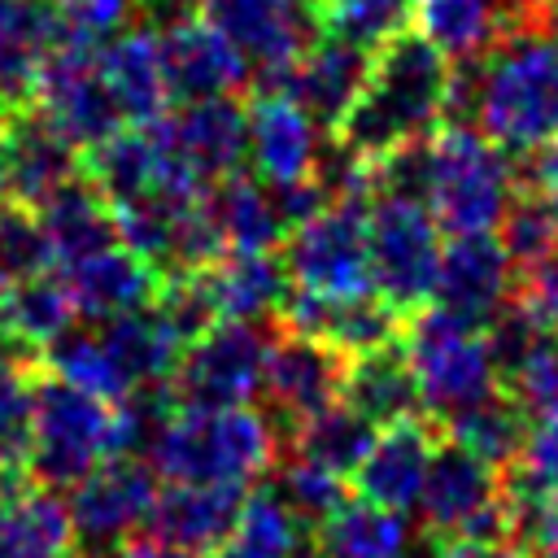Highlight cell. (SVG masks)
Here are the masks:
<instances>
[{"instance_id": "28", "label": "cell", "mask_w": 558, "mask_h": 558, "mask_svg": "<svg viewBox=\"0 0 558 558\" xmlns=\"http://www.w3.org/2000/svg\"><path fill=\"white\" fill-rule=\"evenodd\" d=\"M48 248L57 257V266H70L78 257H92L109 244H118V218L109 196L87 179V170L78 179H70L65 187H57L39 209H35Z\"/></svg>"}, {"instance_id": "2", "label": "cell", "mask_w": 558, "mask_h": 558, "mask_svg": "<svg viewBox=\"0 0 558 558\" xmlns=\"http://www.w3.org/2000/svg\"><path fill=\"white\" fill-rule=\"evenodd\" d=\"M453 100V61L432 48L418 31H401L379 52H371L366 83L336 126V140L362 157L375 161L392 148L427 140L440 122H449Z\"/></svg>"}, {"instance_id": "18", "label": "cell", "mask_w": 558, "mask_h": 558, "mask_svg": "<svg viewBox=\"0 0 558 558\" xmlns=\"http://www.w3.org/2000/svg\"><path fill=\"white\" fill-rule=\"evenodd\" d=\"M157 44H161V70H166L170 105L214 100V96H240L253 83L244 57L201 13L166 26L157 35Z\"/></svg>"}, {"instance_id": "30", "label": "cell", "mask_w": 558, "mask_h": 558, "mask_svg": "<svg viewBox=\"0 0 558 558\" xmlns=\"http://www.w3.org/2000/svg\"><path fill=\"white\" fill-rule=\"evenodd\" d=\"M340 401L353 414H362L371 427H388V423H401L410 414H423L418 384H414V371L405 362L401 340L349 357L344 384H340Z\"/></svg>"}, {"instance_id": "39", "label": "cell", "mask_w": 558, "mask_h": 558, "mask_svg": "<svg viewBox=\"0 0 558 558\" xmlns=\"http://www.w3.org/2000/svg\"><path fill=\"white\" fill-rule=\"evenodd\" d=\"M414 0H318L323 35H336L362 52H379L388 39L410 31Z\"/></svg>"}, {"instance_id": "14", "label": "cell", "mask_w": 558, "mask_h": 558, "mask_svg": "<svg viewBox=\"0 0 558 558\" xmlns=\"http://www.w3.org/2000/svg\"><path fill=\"white\" fill-rule=\"evenodd\" d=\"M344 366L349 357L336 353L331 344L283 327V336L270 340L266 371H262V397L270 405L266 418L292 436L301 423H310L314 414L340 401Z\"/></svg>"}, {"instance_id": "3", "label": "cell", "mask_w": 558, "mask_h": 558, "mask_svg": "<svg viewBox=\"0 0 558 558\" xmlns=\"http://www.w3.org/2000/svg\"><path fill=\"white\" fill-rule=\"evenodd\" d=\"M514 196V157L501 153L471 122H440L423 140L418 201L436 218L440 235L497 231Z\"/></svg>"}, {"instance_id": "42", "label": "cell", "mask_w": 558, "mask_h": 558, "mask_svg": "<svg viewBox=\"0 0 558 558\" xmlns=\"http://www.w3.org/2000/svg\"><path fill=\"white\" fill-rule=\"evenodd\" d=\"M57 4V48L100 52L109 39L131 31L140 13L135 0H52Z\"/></svg>"}, {"instance_id": "7", "label": "cell", "mask_w": 558, "mask_h": 558, "mask_svg": "<svg viewBox=\"0 0 558 558\" xmlns=\"http://www.w3.org/2000/svg\"><path fill=\"white\" fill-rule=\"evenodd\" d=\"M366 235H371V283L375 296L397 310L401 318L432 305L436 270H440V227L418 196H371L366 205Z\"/></svg>"}, {"instance_id": "19", "label": "cell", "mask_w": 558, "mask_h": 558, "mask_svg": "<svg viewBox=\"0 0 558 558\" xmlns=\"http://www.w3.org/2000/svg\"><path fill=\"white\" fill-rule=\"evenodd\" d=\"M279 323L288 331H301V336H314V340L331 344L344 357L397 344L401 327H405V318L397 310H388L375 292H366V296H318V292H301V288H288V296L279 305Z\"/></svg>"}, {"instance_id": "45", "label": "cell", "mask_w": 558, "mask_h": 558, "mask_svg": "<svg viewBox=\"0 0 558 558\" xmlns=\"http://www.w3.org/2000/svg\"><path fill=\"white\" fill-rule=\"evenodd\" d=\"M506 471L527 480V484H536V488H545V493H558V414L527 423L519 458Z\"/></svg>"}, {"instance_id": "15", "label": "cell", "mask_w": 558, "mask_h": 558, "mask_svg": "<svg viewBox=\"0 0 558 558\" xmlns=\"http://www.w3.org/2000/svg\"><path fill=\"white\" fill-rule=\"evenodd\" d=\"M153 135L201 183H218L227 174H240L248 161V113H244L240 96L170 105L153 122Z\"/></svg>"}, {"instance_id": "24", "label": "cell", "mask_w": 558, "mask_h": 558, "mask_svg": "<svg viewBox=\"0 0 558 558\" xmlns=\"http://www.w3.org/2000/svg\"><path fill=\"white\" fill-rule=\"evenodd\" d=\"M4 122V148H9V201L39 209L57 187H65L70 179H78L83 153L61 140L35 109H22Z\"/></svg>"}, {"instance_id": "26", "label": "cell", "mask_w": 558, "mask_h": 558, "mask_svg": "<svg viewBox=\"0 0 558 558\" xmlns=\"http://www.w3.org/2000/svg\"><path fill=\"white\" fill-rule=\"evenodd\" d=\"M57 48L52 0H0V118L31 109L35 78Z\"/></svg>"}, {"instance_id": "25", "label": "cell", "mask_w": 558, "mask_h": 558, "mask_svg": "<svg viewBox=\"0 0 558 558\" xmlns=\"http://www.w3.org/2000/svg\"><path fill=\"white\" fill-rule=\"evenodd\" d=\"M100 78L122 126H153L170 109V87L161 70V44L148 26H131L96 52Z\"/></svg>"}, {"instance_id": "9", "label": "cell", "mask_w": 558, "mask_h": 558, "mask_svg": "<svg viewBox=\"0 0 558 558\" xmlns=\"http://www.w3.org/2000/svg\"><path fill=\"white\" fill-rule=\"evenodd\" d=\"M423 536L427 545L445 541H480L506 549V519H501V471L484 458L466 453L462 445H436L427 462V480L418 493Z\"/></svg>"}, {"instance_id": "4", "label": "cell", "mask_w": 558, "mask_h": 558, "mask_svg": "<svg viewBox=\"0 0 558 558\" xmlns=\"http://www.w3.org/2000/svg\"><path fill=\"white\" fill-rule=\"evenodd\" d=\"M148 466L170 484L248 488L275 466V423L248 405H179L148 445Z\"/></svg>"}, {"instance_id": "50", "label": "cell", "mask_w": 558, "mask_h": 558, "mask_svg": "<svg viewBox=\"0 0 558 558\" xmlns=\"http://www.w3.org/2000/svg\"><path fill=\"white\" fill-rule=\"evenodd\" d=\"M9 201V148H4V122H0V205Z\"/></svg>"}, {"instance_id": "22", "label": "cell", "mask_w": 558, "mask_h": 558, "mask_svg": "<svg viewBox=\"0 0 558 558\" xmlns=\"http://www.w3.org/2000/svg\"><path fill=\"white\" fill-rule=\"evenodd\" d=\"M371 70V52L336 39V35H318L301 61L283 74L279 92L292 96L327 135H336V126L344 122V113L353 109L362 83Z\"/></svg>"}, {"instance_id": "46", "label": "cell", "mask_w": 558, "mask_h": 558, "mask_svg": "<svg viewBox=\"0 0 558 558\" xmlns=\"http://www.w3.org/2000/svg\"><path fill=\"white\" fill-rule=\"evenodd\" d=\"M514 187L536 196V201H545L558 214V140L514 157Z\"/></svg>"}, {"instance_id": "41", "label": "cell", "mask_w": 558, "mask_h": 558, "mask_svg": "<svg viewBox=\"0 0 558 558\" xmlns=\"http://www.w3.org/2000/svg\"><path fill=\"white\" fill-rule=\"evenodd\" d=\"M48 266H57V257L48 248V235H44L35 209L4 201L0 205V288L48 275Z\"/></svg>"}, {"instance_id": "35", "label": "cell", "mask_w": 558, "mask_h": 558, "mask_svg": "<svg viewBox=\"0 0 558 558\" xmlns=\"http://www.w3.org/2000/svg\"><path fill=\"white\" fill-rule=\"evenodd\" d=\"M523 432H527V414L497 388L488 397H480L475 405L449 414L440 423V436L462 445L466 453L484 458L488 466L506 471L514 458H519V445H523Z\"/></svg>"}, {"instance_id": "10", "label": "cell", "mask_w": 558, "mask_h": 558, "mask_svg": "<svg viewBox=\"0 0 558 558\" xmlns=\"http://www.w3.org/2000/svg\"><path fill=\"white\" fill-rule=\"evenodd\" d=\"M201 17L244 57L262 92H279L283 74L323 35L318 0H201Z\"/></svg>"}, {"instance_id": "31", "label": "cell", "mask_w": 558, "mask_h": 558, "mask_svg": "<svg viewBox=\"0 0 558 558\" xmlns=\"http://www.w3.org/2000/svg\"><path fill=\"white\" fill-rule=\"evenodd\" d=\"M74 323V305L61 279L35 275L0 288V353H44ZM17 362V357H13Z\"/></svg>"}, {"instance_id": "20", "label": "cell", "mask_w": 558, "mask_h": 558, "mask_svg": "<svg viewBox=\"0 0 558 558\" xmlns=\"http://www.w3.org/2000/svg\"><path fill=\"white\" fill-rule=\"evenodd\" d=\"M436 445H440V427L427 414H410L401 423L379 427L366 458L353 471L357 497L405 514L410 506H418V493H423L427 462H432Z\"/></svg>"}, {"instance_id": "52", "label": "cell", "mask_w": 558, "mask_h": 558, "mask_svg": "<svg viewBox=\"0 0 558 558\" xmlns=\"http://www.w3.org/2000/svg\"><path fill=\"white\" fill-rule=\"evenodd\" d=\"M554 558H558V554H554Z\"/></svg>"}, {"instance_id": "5", "label": "cell", "mask_w": 558, "mask_h": 558, "mask_svg": "<svg viewBox=\"0 0 558 558\" xmlns=\"http://www.w3.org/2000/svg\"><path fill=\"white\" fill-rule=\"evenodd\" d=\"M118 453L122 449L113 401L57 375L35 379L31 445L22 466L39 480V488H74L92 466Z\"/></svg>"}, {"instance_id": "53", "label": "cell", "mask_w": 558, "mask_h": 558, "mask_svg": "<svg viewBox=\"0 0 558 558\" xmlns=\"http://www.w3.org/2000/svg\"><path fill=\"white\" fill-rule=\"evenodd\" d=\"M0 466H4V462H0Z\"/></svg>"}, {"instance_id": "17", "label": "cell", "mask_w": 558, "mask_h": 558, "mask_svg": "<svg viewBox=\"0 0 558 558\" xmlns=\"http://www.w3.org/2000/svg\"><path fill=\"white\" fill-rule=\"evenodd\" d=\"M248 113V166L270 187H296L314 179L323 153V126L283 92H257Z\"/></svg>"}, {"instance_id": "32", "label": "cell", "mask_w": 558, "mask_h": 558, "mask_svg": "<svg viewBox=\"0 0 558 558\" xmlns=\"http://www.w3.org/2000/svg\"><path fill=\"white\" fill-rule=\"evenodd\" d=\"M314 536L323 558H405L410 549L405 514L384 510L366 497H353L340 510H331L314 527Z\"/></svg>"}, {"instance_id": "16", "label": "cell", "mask_w": 558, "mask_h": 558, "mask_svg": "<svg viewBox=\"0 0 558 558\" xmlns=\"http://www.w3.org/2000/svg\"><path fill=\"white\" fill-rule=\"evenodd\" d=\"M510 301H514V266H510L497 231L449 235V244L440 253L432 305L488 331Z\"/></svg>"}, {"instance_id": "21", "label": "cell", "mask_w": 558, "mask_h": 558, "mask_svg": "<svg viewBox=\"0 0 558 558\" xmlns=\"http://www.w3.org/2000/svg\"><path fill=\"white\" fill-rule=\"evenodd\" d=\"M61 283L70 292L74 318L105 323V318H122V314L157 305L166 279H161L157 266H148L126 244H109L92 257H78L70 266H61Z\"/></svg>"}, {"instance_id": "51", "label": "cell", "mask_w": 558, "mask_h": 558, "mask_svg": "<svg viewBox=\"0 0 558 558\" xmlns=\"http://www.w3.org/2000/svg\"><path fill=\"white\" fill-rule=\"evenodd\" d=\"M292 558H323V554H318V549H296Z\"/></svg>"}, {"instance_id": "49", "label": "cell", "mask_w": 558, "mask_h": 558, "mask_svg": "<svg viewBox=\"0 0 558 558\" xmlns=\"http://www.w3.org/2000/svg\"><path fill=\"white\" fill-rule=\"evenodd\" d=\"M501 4V17H523V13H541L549 9L554 0H497Z\"/></svg>"}, {"instance_id": "29", "label": "cell", "mask_w": 558, "mask_h": 558, "mask_svg": "<svg viewBox=\"0 0 558 558\" xmlns=\"http://www.w3.org/2000/svg\"><path fill=\"white\" fill-rule=\"evenodd\" d=\"M201 283L209 292V305L231 323H257L266 314H279L292 279L275 253H222L214 266L201 270Z\"/></svg>"}, {"instance_id": "23", "label": "cell", "mask_w": 558, "mask_h": 558, "mask_svg": "<svg viewBox=\"0 0 558 558\" xmlns=\"http://www.w3.org/2000/svg\"><path fill=\"white\" fill-rule=\"evenodd\" d=\"M244 506V488L235 484H170L166 493H157L153 510H148V532L153 541H166L183 554H214Z\"/></svg>"}, {"instance_id": "38", "label": "cell", "mask_w": 558, "mask_h": 558, "mask_svg": "<svg viewBox=\"0 0 558 558\" xmlns=\"http://www.w3.org/2000/svg\"><path fill=\"white\" fill-rule=\"evenodd\" d=\"M375 432L379 427H371L362 414H353L344 401H336L323 414H314L310 423H301L292 432V440L301 445V458H310V462H318V466H327V471L349 480L357 471V462L366 458Z\"/></svg>"}, {"instance_id": "12", "label": "cell", "mask_w": 558, "mask_h": 558, "mask_svg": "<svg viewBox=\"0 0 558 558\" xmlns=\"http://www.w3.org/2000/svg\"><path fill=\"white\" fill-rule=\"evenodd\" d=\"M153 501H157V471L148 462H140L135 453L105 458L70 488L65 510L74 541L118 554L131 541V532L148 523Z\"/></svg>"}, {"instance_id": "43", "label": "cell", "mask_w": 558, "mask_h": 558, "mask_svg": "<svg viewBox=\"0 0 558 558\" xmlns=\"http://www.w3.org/2000/svg\"><path fill=\"white\" fill-rule=\"evenodd\" d=\"M275 493H279L283 506H288L301 523H310V527H318L331 510H340V506L349 501L344 475H336V471H327V466H318V462H310V458L283 462V471H279V480H275Z\"/></svg>"}, {"instance_id": "37", "label": "cell", "mask_w": 558, "mask_h": 558, "mask_svg": "<svg viewBox=\"0 0 558 558\" xmlns=\"http://www.w3.org/2000/svg\"><path fill=\"white\" fill-rule=\"evenodd\" d=\"M501 392L532 418L558 414V331H536L519 353L497 366Z\"/></svg>"}, {"instance_id": "11", "label": "cell", "mask_w": 558, "mask_h": 558, "mask_svg": "<svg viewBox=\"0 0 558 558\" xmlns=\"http://www.w3.org/2000/svg\"><path fill=\"white\" fill-rule=\"evenodd\" d=\"M270 336L257 323H214L196 340L183 344L174 362V401L192 410H222L244 405L253 392H262Z\"/></svg>"}, {"instance_id": "47", "label": "cell", "mask_w": 558, "mask_h": 558, "mask_svg": "<svg viewBox=\"0 0 558 558\" xmlns=\"http://www.w3.org/2000/svg\"><path fill=\"white\" fill-rule=\"evenodd\" d=\"M432 558H514V554L480 541H445V545H432Z\"/></svg>"}, {"instance_id": "27", "label": "cell", "mask_w": 558, "mask_h": 558, "mask_svg": "<svg viewBox=\"0 0 558 558\" xmlns=\"http://www.w3.org/2000/svg\"><path fill=\"white\" fill-rule=\"evenodd\" d=\"M209 218L227 244V253H275L288 240V218L279 192L257 174H227L205 187Z\"/></svg>"}, {"instance_id": "48", "label": "cell", "mask_w": 558, "mask_h": 558, "mask_svg": "<svg viewBox=\"0 0 558 558\" xmlns=\"http://www.w3.org/2000/svg\"><path fill=\"white\" fill-rule=\"evenodd\" d=\"M109 558H196V554H183V549H174V545H166V541H126L118 554H109Z\"/></svg>"}, {"instance_id": "36", "label": "cell", "mask_w": 558, "mask_h": 558, "mask_svg": "<svg viewBox=\"0 0 558 558\" xmlns=\"http://www.w3.org/2000/svg\"><path fill=\"white\" fill-rule=\"evenodd\" d=\"M301 545V519L283 506L275 488L244 493L240 519L231 536L214 549V558H292Z\"/></svg>"}, {"instance_id": "44", "label": "cell", "mask_w": 558, "mask_h": 558, "mask_svg": "<svg viewBox=\"0 0 558 558\" xmlns=\"http://www.w3.org/2000/svg\"><path fill=\"white\" fill-rule=\"evenodd\" d=\"M31 414H35V379L13 357H0V462L4 466L26 462Z\"/></svg>"}, {"instance_id": "6", "label": "cell", "mask_w": 558, "mask_h": 558, "mask_svg": "<svg viewBox=\"0 0 558 558\" xmlns=\"http://www.w3.org/2000/svg\"><path fill=\"white\" fill-rule=\"evenodd\" d=\"M401 349H405V362L418 384V405L436 427L449 414H458L501 388L488 331L445 314L440 305H427L405 318Z\"/></svg>"}, {"instance_id": "33", "label": "cell", "mask_w": 558, "mask_h": 558, "mask_svg": "<svg viewBox=\"0 0 558 558\" xmlns=\"http://www.w3.org/2000/svg\"><path fill=\"white\" fill-rule=\"evenodd\" d=\"M410 26L440 48L453 65H471L488 52V44L501 31V4L497 0H414Z\"/></svg>"}, {"instance_id": "13", "label": "cell", "mask_w": 558, "mask_h": 558, "mask_svg": "<svg viewBox=\"0 0 558 558\" xmlns=\"http://www.w3.org/2000/svg\"><path fill=\"white\" fill-rule=\"evenodd\" d=\"M31 109L78 153H92L105 144L113 131H122V118L109 100V87L100 78L96 52L78 48H52L39 78H35V100Z\"/></svg>"}, {"instance_id": "1", "label": "cell", "mask_w": 558, "mask_h": 558, "mask_svg": "<svg viewBox=\"0 0 558 558\" xmlns=\"http://www.w3.org/2000/svg\"><path fill=\"white\" fill-rule=\"evenodd\" d=\"M449 122H471L510 157L558 140V0L501 17L488 52L453 65Z\"/></svg>"}, {"instance_id": "8", "label": "cell", "mask_w": 558, "mask_h": 558, "mask_svg": "<svg viewBox=\"0 0 558 558\" xmlns=\"http://www.w3.org/2000/svg\"><path fill=\"white\" fill-rule=\"evenodd\" d=\"M366 205L362 196L327 201L314 218L288 231L283 240V270L292 288L318 296H366L371 283V235H366Z\"/></svg>"}, {"instance_id": "40", "label": "cell", "mask_w": 558, "mask_h": 558, "mask_svg": "<svg viewBox=\"0 0 558 558\" xmlns=\"http://www.w3.org/2000/svg\"><path fill=\"white\" fill-rule=\"evenodd\" d=\"M497 240H501V248H506V257L514 266V283H519L527 270H536L554 253L558 214L545 201H536V196L514 187V196H510V205H506V214L497 222Z\"/></svg>"}, {"instance_id": "34", "label": "cell", "mask_w": 558, "mask_h": 558, "mask_svg": "<svg viewBox=\"0 0 558 558\" xmlns=\"http://www.w3.org/2000/svg\"><path fill=\"white\" fill-rule=\"evenodd\" d=\"M70 510L48 488L0 493V558H65Z\"/></svg>"}]
</instances>
